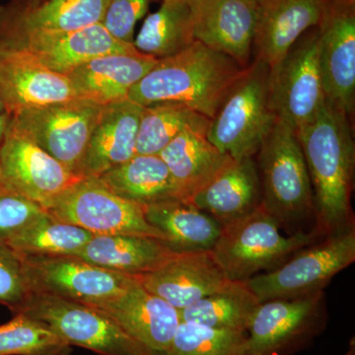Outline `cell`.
Wrapping results in <instances>:
<instances>
[{"label": "cell", "instance_id": "ba28073f", "mask_svg": "<svg viewBox=\"0 0 355 355\" xmlns=\"http://www.w3.org/2000/svg\"><path fill=\"white\" fill-rule=\"evenodd\" d=\"M326 293L261 302L247 331L245 355H294L328 324Z\"/></svg>", "mask_w": 355, "mask_h": 355}, {"label": "cell", "instance_id": "8992f818", "mask_svg": "<svg viewBox=\"0 0 355 355\" xmlns=\"http://www.w3.org/2000/svg\"><path fill=\"white\" fill-rule=\"evenodd\" d=\"M355 261V228L320 238L298 250L279 268L246 280L261 302L294 299L324 291Z\"/></svg>", "mask_w": 355, "mask_h": 355}, {"label": "cell", "instance_id": "d6986e66", "mask_svg": "<svg viewBox=\"0 0 355 355\" xmlns=\"http://www.w3.org/2000/svg\"><path fill=\"white\" fill-rule=\"evenodd\" d=\"M258 13L256 0H202L193 11L196 41L248 67Z\"/></svg>", "mask_w": 355, "mask_h": 355}, {"label": "cell", "instance_id": "9c48e42d", "mask_svg": "<svg viewBox=\"0 0 355 355\" xmlns=\"http://www.w3.org/2000/svg\"><path fill=\"white\" fill-rule=\"evenodd\" d=\"M103 106L74 98L10 114L11 121L46 153L76 176H83L84 159Z\"/></svg>", "mask_w": 355, "mask_h": 355}, {"label": "cell", "instance_id": "4316f807", "mask_svg": "<svg viewBox=\"0 0 355 355\" xmlns=\"http://www.w3.org/2000/svg\"><path fill=\"white\" fill-rule=\"evenodd\" d=\"M119 197L142 207L186 200L159 155L135 154L127 162L98 178Z\"/></svg>", "mask_w": 355, "mask_h": 355}, {"label": "cell", "instance_id": "b9f144b4", "mask_svg": "<svg viewBox=\"0 0 355 355\" xmlns=\"http://www.w3.org/2000/svg\"><path fill=\"white\" fill-rule=\"evenodd\" d=\"M44 0H27V1L22 2L26 6H36V4L41 3Z\"/></svg>", "mask_w": 355, "mask_h": 355}, {"label": "cell", "instance_id": "74e56055", "mask_svg": "<svg viewBox=\"0 0 355 355\" xmlns=\"http://www.w3.org/2000/svg\"><path fill=\"white\" fill-rule=\"evenodd\" d=\"M10 119L11 116L7 112L0 113V146H1V142L3 140L4 135H6Z\"/></svg>", "mask_w": 355, "mask_h": 355}, {"label": "cell", "instance_id": "7bdbcfd3", "mask_svg": "<svg viewBox=\"0 0 355 355\" xmlns=\"http://www.w3.org/2000/svg\"><path fill=\"white\" fill-rule=\"evenodd\" d=\"M6 112V106H4L3 101H2L1 97H0V113Z\"/></svg>", "mask_w": 355, "mask_h": 355}, {"label": "cell", "instance_id": "ffe728a7", "mask_svg": "<svg viewBox=\"0 0 355 355\" xmlns=\"http://www.w3.org/2000/svg\"><path fill=\"white\" fill-rule=\"evenodd\" d=\"M329 0H263L259 3L253 48L272 69L310 28L323 19Z\"/></svg>", "mask_w": 355, "mask_h": 355}, {"label": "cell", "instance_id": "836d02e7", "mask_svg": "<svg viewBox=\"0 0 355 355\" xmlns=\"http://www.w3.org/2000/svg\"><path fill=\"white\" fill-rule=\"evenodd\" d=\"M246 333L181 322L164 355H245Z\"/></svg>", "mask_w": 355, "mask_h": 355}, {"label": "cell", "instance_id": "f1b7e54d", "mask_svg": "<svg viewBox=\"0 0 355 355\" xmlns=\"http://www.w3.org/2000/svg\"><path fill=\"white\" fill-rule=\"evenodd\" d=\"M261 301L247 282L229 280L218 291L180 311L182 322L246 333Z\"/></svg>", "mask_w": 355, "mask_h": 355}, {"label": "cell", "instance_id": "52a82bcc", "mask_svg": "<svg viewBox=\"0 0 355 355\" xmlns=\"http://www.w3.org/2000/svg\"><path fill=\"white\" fill-rule=\"evenodd\" d=\"M19 312L46 324L70 347L100 355H154L108 315L91 305L32 294L16 313Z\"/></svg>", "mask_w": 355, "mask_h": 355}, {"label": "cell", "instance_id": "8d00e7d4", "mask_svg": "<svg viewBox=\"0 0 355 355\" xmlns=\"http://www.w3.org/2000/svg\"><path fill=\"white\" fill-rule=\"evenodd\" d=\"M150 0H109L102 25L119 41L133 44L137 23L148 12Z\"/></svg>", "mask_w": 355, "mask_h": 355}, {"label": "cell", "instance_id": "d6a6232c", "mask_svg": "<svg viewBox=\"0 0 355 355\" xmlns=\"http://www.w3.org/2000/svg\"><path fill=\"white\" fill-rule=\"evenodd\" d=\"M71 347L38 320L15 313L0 324V355H70Z\"/></svg>", "mask_w": 355, "mask_h": 355}, {"label": "cell", "instance_id": "4dcf8cb0", "mask_svg": "<svg viewBox=\"0 0 355 355\" xmlns=\"http://www.w3.org/2000/svg\"><path fill=\"white\" fill-rule=\"evenodd\" d=\"M92 233L44 211L6 243L20 256H77Z\"/></svg>", "mask_w": 355, "mask_h": 355}, {"label": "cell", "instance_id": "7a4b0ae2", "mask_svg": "<svg viewBox=\"0 0 355 355\" xmlns=\"http://www.w3.org/2000/svg\"><path fill=\"white\" fill-rule=\"evenodd\" d=\"M247 67L225 53L195 41L157 64L128 93L142 107L179 103L212 119Z\"/></svg>", "mask_w": 355, "mask_h": 355}, {"label": "cell", "instance_id": "484cf974", "mask_svg": "<svg viewBox=\"0 0 355 355\" xmlns=\"http://www.w3.org/2000/svg\"><path fill=\"white\" fill-rule=\"evenodd\" d=\"M147 222L164 236L175 253L211 251L222 226L188 200H170L144 207Z\"/></svg>", "mask_w": 355, "mask_h": 355}, {"label": "cell", "instance_id": "6da1fadb", "mask_svg": "<svg viewBox=\"0 0 355 355\" xmlns=\"http://www.w3.org/2000/svg\"><path fill=\"white\" fill-rule=\"evenodd\" d=\"M312 184L318 238L355 228L352 196L355 147L350 119L326 100L314 120L296 130Z\"/></svg>", "mask_w": 355, "mask_h": 355}, {"label": "cell", "instance_id": "f546056e", "mask_svg": "<svg viewBox=\"0 0 355 355\" xmlns=\"http://www.w3.org/2000/svg\"><path fill=\"white\" fill-rule=\"evenodd\" d=\"M193 21V11L188 3L163 0L160 8L144 20L133 46L157 60L172 57L196 41Z\"/></svg>", "mask_w": 355, "mask_h": 355}, {"label": "cell", "instance_id": "d4e9b609", "mask_svg": "<svg viewBox=\"0 0 355 355\" xmlns=\"http://www.w3.org/2000/svg\"><path fill=\"white\" fill-rule=\"evenodd\" d=\"M163 240L144 235H93L76 257L106 270L140 277L174 257Z\"/></svg>", "mask_w": 355, "mask_h": 355}, {"label": "cell", "instance_id": "f35d334b", "mask_svg": "<svg viewBox=\"0 0 355 355\" xmlns=\"http://www.w3.org/2000/svg\"><path fill=\"white\" fill-rule=\"evenodd\" d=\"M182 1L188 3L189 6L191 7V9H193V11H195L196 9L198 8V6H200V3L202 1V0H182Z\"/></svg>", "mask_w": 355, "mask_h": 355}, {"label": "cell", "instance_id": "60d3db41", "mask_svg": "<svg viewBox=\"0 0 355 355\" xmlns=\"http://www.w3.org/2000/svg\"><path fill=\"white\" fill-rule=\"evenodd\" d=\"M333 1L345 4V6H355V0H333Z\"/></svg>", "mask_w": 355, "mask_h": 355}, {"label": "cell", "instance_id": "2e32d148", "mask_svg": "<svg viewBox=\"0 0 355 355\" xmlns=\"http://www.w3.org/2000/svg\"><path fill=\"white\" fill-rule=\"evenodd\" d=\"M0 97L7 113L79 98L69 77L46 69L27 51L0 44Z\"/></svg>", "mask_w": 355, "mask_h": 355}, {"label": "cell", "instance_id": "cb8c5ba5", "mask_svg": "<svg viewBox=\"0 0 355 355\" xmlns=\"http://www.w3.org/2000/svg\"><path fill=\"white\" fill-rule=\"evenodd\" d=\"M157 58L139 51L111 53L94 58L70 72L77 96L106 106L127 100L133 86L157 64Z\"/></svg>", "mask_w": 355, "mask_h": 355}, {"label": "cell", "instance_id": "7c38bea8", "mask_svg": "<svg viewBox=\"0 0 355 355\" xmlns=\"http://www.w3.org/2000/svg\"><path fill=\"white\" fill-rule=\"evenodd\" d=\"M32 294L53 296L84 304L123 293L137 277L112 272L76 256H21Z\"/></svg>", "mask_w": 355, "mask_h": 355}, {"label": "cell", "instance_id": "e575fe53", "mask_svg": "<svg viewBox=\"0 0 355 355\" xmlns=\"http://www.w3.org/2000/svg\"><path fill=\"white\" fill-rule=\"evenodd\" d=\"M31 295L22 257L0 242V304L16 313Z\"/></svg>", "mask_w": 355, "mask_h": 355}, {"label": "cell", "instance_id": "1f68e13d", "mask_svg": "<svg viewBox=\"0 0 355 355\" xmlns=\"http://www.w3.org/2000/svg\"><path fill=\"white\" fill-rule=\"evenodd\" d=\"M210 119L179 103L144 107L140 119L137 154L158 155L177 135L189 130L207 132Z\"/></svg>", "mask_w": 355, "mask_h": 355}, {"label": "cell", "instance_id": "603a6c76", "mask_svg": "<svg viewBox=\"0 0 355 355\" xmlns=\"http://www.w3.org/2000/svg\"><path fill=\"white\" fill-rule=\"evenodd\" d=\"M144 107L130 100L103 106L84 159L83 176L99 178L137 154Z\"/></svg>", "mask_w": 355, "mask_h": 355}, {"label": "cell", "instance_id": "e0dca14e", "mask_svg": "<svg viewBox=\"0 0 355 355\" xmlns=\"http://www.w3.org/2000/svg\"><path fill=\"white\" fill-rule=\"evenodd\" d=\"M154 355H164L181 324L180 310L151 293L139 279L120 295L92 304Z\"/></svg>", "mask_w": 355, "mask_h": 355}, {"label": "cell", "instance_id": "f6af8a7d", "mask_svg": "<svg viewBox=\"0 0 355 355\" xmlns=\"http://www.w3.org/2000/svg\"><path fill=\"white\" fill-rule=\"evenodd\" d=\"M0 180H1V172H0Z\"/></svg>", "mask_w": 355, "mask_h": 355}, {"label": "cell", "instance_id": "3957f363", "mask_svg": "<svg viewBox=\"0 0 355 355\" xmlns=\"http://www.w3.org/2000/svg\"><path fill=\"white\" fill-rule=\"evenodd\" d=\"M261 207L289 235L315 221L314 195L302 147L293 128L277 119L254 156Z\"/></svg>", "mask_w": 355, "mask_h": 355}, {"label": "cell", "instance_id": "4fadbf2b", "mask_svg": "<svg viewBox=\"0 0 355 355\" xmlns=\"http://www.w3.org/2000/svg\"><path fill=\"white\" fill-rule=\"evenodd\" d=\"M0 181L44 209L83 178L46 153L11 119L0 146Z\"/></svg>", "mask_w": 355, "mask_h": 355}, {"label": "cell", "instance_id": "5b68a950", "mask_svg": "<svg viewBox=\"0 0 355 355\" xmlns=\"http://www.w3.org/2000/svg\"><path fill=\"white\" fill-rule=\"evenodd\" d=\"M318 239L313 231L282 235L279 222L261 205L253 214L223 226L211 253L229 279L246 282L279 268Z\"/></svg>", "mask_w": 355, "mask_h": 355}, {"label": "cell", "instance_id": "83f0119b", "mask_svg": "<svg viewBox=\"0 0 355 355\" xmlns=\"http://www.w3.org/2000/svg\"><path fill=\"white\" fill-rule=\"evenodd\" d=\"M175 183L188 200L230 160L221 153L202 130H184L158 154Z\"/></svg>", "mask_w": 355, "mask_h": 355}, {"label": "cell", "instance_id": "8fae6325", "mask_svg": "<svg viewBox=\"0 0 355 355\" xmlns=\"http://www.w3.org/2000/svg\"><path fill=\"white\" fill-rule=\"evenodd\" d=\"M270 98L279 120L298 130L320 113L326 103L319 64L318 28L299 39L270 70Z\"/></svg>", "mask_w": 355, "mask_h": 355}, {"label": "cell", "instance_id": "5bb4252c", "mask_svg": "<svg viewBox=\"0 0 355 355\" xmlns=\"http://www.w3.org/2000/svg\"><path fill=\"white\" fill-rule=\"evenodd\" d=\"M317 28L324 94L352 119L355 109V6L329 0Z\"/></svg>", "mask_w": 355, "mask_h": 355}, {"label": "cell", "instance_id": "9a60e30c", "mask_svg": "<svg viewBox=\"0 0 355 355\" xmlns=\"http://www.w3.org/2000/svg\"><path fill=\"white\" fill-rule=\"evenodd\" d=\"M0 44L27 51L46 69L65 76L94 58L137 50L133 44L112 36L102 23L76 31L26 33Z\"/></svg>", "mask_w": 355, "mask_h": 355}, {"label": "cell", "instance_id": "30bf717a", "mask_svg": "<svg viewBox=\"0 0 355 355\" xmlns=\"http://www.w3.org/2000/svg\"><path fill=\"white\" fill-rule=\"evenodd\" d=\"M46 211L93 235H144L165 240L162 233L147 222L141 205L119 197L98 178H81Z\"/></svg>", "mask_w": 355, "mask_h": 355}, {"label": "cell", "instance_id": "7402d4cb", "mask_svg": "<svg viewBox=\"0 0 355 355\" xmlns=\"http://www.w3.org/2000/svg\"><path fill=\"white\" fill-rule=\"evenodd\" d=\"M109 0L15 1L0 6V41L32 32H70L102 23Z\"/></svg>", "mask_w": 355, "mask_h": 355}, {"label": "cell", "instance_id": "d590c367", "mask_svg": "<svg viewBox=\"0 0 355 355\" xmlns=\"http://www.w3.org/2000/svg\"><path fill=\"white\" fill-rule=\"evenodd\" d=\"M46 211L33 202L0 181V242L6 243Z\"/></svg>", "mask_w": 355, "mask_h": 355}, {"label": "cell", "instance_id": "ac0fdd59", "mask_svg": "<svg viewBox=\"0 0 355 355\" xmlns=\"http://www.w3.org/2000/svg\"><path fill=\"white\" fill-rule=\"evenodd\" d=\"M137 277L144 288L180 311L218 291L230 280L211 251L177 253L153 272Z\"/></svg>", "mask_w": 355, "mask_h": 355}, {"label": "cell", "instance_id": "44dd1931", "mask_svg": "<svg viewBox=\"0 0 355 355\" xmlns=\"http://www.w3.org/2000/svg\"><path fill=\"white\" fill-rule=\"evenodd\" d=\"M188 200L216 219L222 227L253 214L261 205L256 159L231 158Z\"/></svg>", "mask_w": 355, "mask_h": 355}, {"label": "cell", "instance_id": "ab89813d", "mask_svg": "<svg viewBox=\"0 0 355 355\" xmlns=\"http://www.w3.org/2000/svg\"><path fill=\"white\" fill-rule=\"evenodd\" d=\"M347 355H355V343L354 338H352L349 343V350H347Z\"/></svg>", "mask_w": 355, "mask_h": 355}, {"label": "cell", "instance_id": "277c9868", "mask_svg": "<svg viewBox=\"0 0 355 355\" xmlns=\"http://www.w3.org/2000/svg\"><path fill=\"white\" fill-rule=\"evenodd\" d=\"M270 70L256 58L210 119L207 139L234 160L254 157L277 121L270 105Z\"/></svg>", "mask_w": 355, "mask_h": 355}, {"label": "cell", "instance_id": "ee69618b", "mask_svg": "<svg viewBox=\"0 0 355 355\" xmlns=\"http://www.w3.org/2000/svg\"><path fill=\"white\" fill-rule=\"evenodd\" d=\"M257 2H258V3H260V2L263 1V0H256Z\"/></svg>", "mask_w": 355, "mask_h": 355}]
</instances>
